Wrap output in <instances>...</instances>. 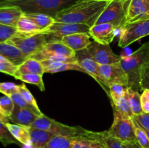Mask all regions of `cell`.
Here are the masks:
<instances>
[{
  "label": "cell",
  "mask_w": 149,
  "mask_h": 148,
  "mask_svg": "<svg viewBox=\"0 0 149 148\" xmlns=\"http://www.w3.org/2000/svg\"><path fill=\"white\" fill-rule=\"evenodd\" d=\"M18 92V85L12 82H4L0 84V93L6 96H11L15 93Z\"/></svg>",
  "instance_id": "obj_40"
},
{
  "label": "cell",
  "mask_w": 149,
  "mask_h": 148,
  "mask_svg": "<svg viewBox=\"0 0 149 148\" xmlns=\"http://www.w3.org/2000/svg\"><path fill=\"white\" fill-rule=\"evenodd\" d=\"M122 57L120 64L128 77V86L135 91L140 88L141 72L143 67L149 62V41L125 57Z\"/></svg>",
  "instance_id": "obj_2"
},
{
  "label": "cell",
  "mask_w": 149,
  "mask_h": 148,
  "mask_svg": "<svg viewBox=\"0 0 149 148\" xmlns=\"http://www.w3.org/2000/svg\"><path fill=\"white\" fill-rule=\"evenodd\" d=\"M108 134L122 142H137L132 118L125 115L113 108V122Z\"/></svg>",
  "instance_id": "obj_6"
},
{
  "label": "cell",
  "mask_w": 149,
  "mask_h": 148,
  "mask_svg": "<svg viewBox=\"0 0 149 148\" xmlns=\"http://www.w3.org/2000/svg\"><path fill=\"white\" fill-rule=\"evenodd\" d=\"M18 92L21 94V96L23 97V99H24L29 104H30L31 105L33 106L34 108H36V110H39V111H41L39 106H38L36 100H35V98L33 97V96L32 95L31 91L29 90V89H28L27 87H26V86L25 85V84H20V85H18Z\"/></svg>",
  "instance_id": "obj_36"
},
{
  "label": "cell",
  "mask_w": 149,
  "mask_h": 148,
  "mask_svg": "<svg viewBox=\"0 0 149 148\" xmlns=\"http://www.w3.org/2000/svg\"><path fill=\"white\" fill-rule=\"evenodd\" d=\"M41 63L45 68V72L49 73H55L65 71H79L86 73L85 71L77 64L76 56L71 57H55L42 61Z\"/></svg>",
  "instance_id": "obj_13"
},
{
  "label": "cell",
  "mask_w": 149,
  "mask_h": 148,
  "mask_svg": "<svg viewBox=\"0 0 149 148\" xmlns=\"http://www.w3.org/2000/svg\"><path fill=\"white\" fill-rule=\"evenodd\" d=\"M0 142L4 147H7V145H12V144L20 145V146L22 145L18 141H17L13 137L6 125L1 121H0Z\"/></svg>",
  "instance_id": "obj_33"
},
{
  "label": "cell",
  "mask_w": 149,
  "mask_h": 148,
  "mask_svg": "<svg viewBox=\"0 0 149 148\" xmlns=\"http://www.w3.org/2000/svg\"><path fill=\"white\" fill-rule=\"evenodd\" d=\"M10 97V98L12 99V100L13 101V102L15 103V104H16V105L19 106V107H23V108H26L33 110V111H34L35 113H36L40 116L43 115V113H42V112L39 111V110H36V108H34L33 106H31L30 104H29V103L23 99V97H22L21 94L19 92L15 93V94H12Z\"/></svg>",
  "instance_id": "obj_37"
},
{
  "label": "cell",
  "mask_w": 149,
  "mask_h": 148,
  "mask_svg": "<svg viewBox=\"0 0 149 148\" xmlns=\"http://www.w3.org/2000/svg\"><path fill=\"white\" fill-rule=\"evenodd\" d=\"M0 55L17 67L28 59L18 48L9 41L0 43Z\"/></svg>",
  "instance_id": "obj_20"
},
{
  "label": "cell",
  "mask_w": 149,
  "mask_h": 148,
  "mask_svg": "<svg viewBox=\"0 0 149 148\" xmlns=\"http://www.w3.org/2000/svg\"><path fill=\"white\" fill-rule=\"evenodd\" d=\"M40 115L29 109L23 108L15 104L14 110L10 120L15 124L31 126Z\"/></svg>",
  "instance_id": "obj_19"
},
{
  "label": "cell",
  "mask_w": 149,
  "mask_h": 148,
  "mask_svg": "<svg viewBox=\"0 0 149 148\" xmlns=\"http://www.w3.org/2000/svg\"><path fill=\"white\" fill-rule=\"evenodd\" d=\"M17 66L13 65L8 59L0 55V72L15 77L17 72Z\"/></svg>",
  "instance_id": "obj_35"
},
{
  "label": "cell",
  "mask_w": 149,
  "mask_h": 148,
  "mask_svg": "<svg viewBox=\"0 0 149 148\" xmlns=\"http://www.w3.org/2000/svg\"><path fill=\"white\" fill-rule=\"evenodd\" d=\"M127 87V86L120 84H111L108 88L109 89V94L112 101L125 96Z\"/></svg>",
  "instance_id": "obj_39"
},
{
  "label": "cell",
  "mask_w": 149,
  "mask_h": 148,
  "mask_svg": "<svg viewBox=\"0 0 149 148\" xmlns=\"http://www.w3.org/2000/svg\"><path fill=\"white\" fill-rule=\"evenodd\" d=\"M21 148H35L32 144H29V145H22Z\"/></svg>",
  "instance_id": "obj_46"
},
{
  "label": "cell",
  "mask_w": 149,
  "mask_h": 148,
  "mask_svg": "<svg viewBox=\"0 0 149 148\" xmlns=\"http://www.w3.org/2000/svg\"><path fill=\"white\" fill-rule=\"evenodd\" d=\"M149 18V0H131L128 7L126 25Z\"/></svg>",
  "instance_id": "obj_16"
},
{
  "label": "cell",
  "mask_w": 149,
  "mask_h": 148,
  "mask_svg": "<svg viewBox=\"0 0 149 148\" xmlns=\"http://www.w3.org/2000/svg\"><path fill=\"white\" fill-rule=\"evenodd\" d=\"M132 121H133L134 127H135L137 143L141 148H149V139L145 130L138 124V122L133 118H132Z\"/></svg>",
  "instance_id": "obj_32"
},
{
  "label": "cell",
  "mask_w": 149,
  "mask_h": 148,
  "mask_svg": "<svg viewBox=\"0 0 149 148\" xmlns=\"http://www.w3.org/2000/svg\"><path fill=\"white\" fill-rule=\"evenodd\" d=\"M15 107V103L9 96H3L0 97V113L6 117L11 116Z\"/></svg>",
  "instance_id": "obj_34"
},
{
  "label": "cell",
  "mask_w": 149,
  "mask_h": 148,
  "mask_svg": "<svg viewBox=\"0 0 149 148\" xmlns=\"http://www.w3.org/2000/svg\"><path fill=\"white\" fill-rule=\"evenodd\" d=\"M111 0H79L55 17L56 22L84 24L92 27Z\"/></svg>",
  "instance_id": "obj_1"
},
{
  "label": "cell",
  "mask_w": 149,
  "mask_h": 148,
  "mask_svg": "<svg viewBox=\"0 0 149 148\" xmlns=\"http://www.w3.org/2000/svg\"><path fill=\"white\" fill-rule=\"evenodd\" d=\"M17 31L24 33H36L44 32L31 20L22 15L16 25Z\"/></svg>",
  "instance_id": "obj_28"
},
{
  "label": "cell",
  "mask_w": 149,
  "mask_h": 148,
  "mask_svg": "<svg viewBox=\"0 0 149 148\" xmlns=\"http://www.w3.org/2000/svg\"><path fill=\"white\" fill-rule=\"evenodd\" d=\"M118 30L111 23H100L90 27L89 34L93 39L102 44H110L114 39Z\"/></svg>",
  "instance_id": "obj_14"
},
{
  "label": "cell",
  "mask_w": 149,
  "mask_h": 148,
  "mask_svg": "<svg viewBox=\"0 0 149 148\" xmlns=\"http://www.w3.org/2000/svg\"><path fill=\"white\" fill-rule=\"evenodd\" d=\"M143 91L141 97V107L143 113L149 114V89H144Z\"/></svg>",
  "instance_id": "obj_43"
},
{
  "label": "cell",
  "mask_w": 149,
  "mask_h": 148,
  "mask_svg": "<svg viewBox=\"0 0 149 148\" xmlns=\"http://www.w3.org/2000/svg\"><path fill=\"white\" fill-rule=\"evenodd\" d=\"M17 32L16 27L0 23V43L7 41Z\"/></svg>",
  "instance_id": "obj_38"
},
{
  "label": "cell",
  "mask_w": 149,
  "mask_h": 148,
  "mask_svg": "<svg viewBox=\"0 0 149 148\" xmlns=\"http://www.w3.org/2000/svg\"><path fill=\"white\" fill-rule=\"evenodd\" d=\"M71 139L66 136H55L44 148H71Z\"/></svg>",
  "instance_id": "obj_31"
},
{
  "label": "cell",
  "mask_w": 149,
  "mask_h": 148,
  "mask_svg": "<svg viewBox=\"0 0 149 148\" xmlns=\"http://www.w3.org/2000/svg\"><path fill=\"white\" fill-rule=\"evenodd\" d=\"M82 136H88L100 141L106 148H124L122 142L108 134L107 131L94 132L84 129Z\"/></svg>",
  "instance_id": "obj_21"
},
{
  "label": "cell",
  "mask_w": 149,
  "mask_h": 148,
  "mask_svg": "<svg viewBox=\"0 0 149 148\" xmlns=\"http://www.w3.org/2000/svg\"><path fill=\"white\" fill-rule=\"evenodd\" d=\"M148 35L149 18L127 23L121 30L118 44L125 49L133 42Z\"/></svg>",
  "instance_id": "obj_8"
},
{
  "label": "cell",
  "mask_w": 149,
  "mask_h": 148,
  "mask_svg": "<svg viewBox=\"0 0 149 148\" xmlns=\"http://www.w3.org/2000/svg\"><path fill=\"white\" fill-rule=\"evenodd\" d=\"M10 120L9 118L6 117V116H4V115H2L0 113V121H1L2 123H4V124H6V123H10Z\"/></svg>",
  "instance_id": "obj_45"
},
{
  "label": "cell",
  "mask_w": 149,
  "mask_h": 148,
  "mask_svg": "<svg viewBox=\"0 0 149 148\" xmlns=\"http://www.w3.org/2000/svg\"><path fill=\"white\" fill-rule=\"evenodd\" d=\"M7 41L18 48L27 58L42 50L48 43L44 32L24 33L17 31Z\"/></svg>",
  "instance_id": "obj_4"
},
{
  "label": "cell",
  "mask_w": 149,
  "mask_h": 148,
  "mask_svg": "<svg viewBox=\"0 0 149 148\" xmlns=\"http://www.w3.org/2000/svg\"><path fill=\"white\" fill-rule=\"evenodd\" d=\"M16 79L22 81L23 82L29 83V84H34L37 86L40 91H44L45 90V84H44L42 75L39 74H20L16 77Z\"/></svg>",
  "instance_id": "obj_30"
},
{
  "label": "cell",
  "mask_w": 149,
  "mask_h": 148,
  "mask_svg": "<svg viewBox=\"0 0 149 148\" xmlns=\"http://www.w3.org/2000/svg\"><path fill=\"white\" fill-rule=\"evenodd\" d=\"M6 126L13 135V137L18 141L21 145L31 144L29 128L30 126L15 124V123H6Z\"/></svg>",
  "instance_id": "obj_22"
},
{
  "label": "cell",
  "mask_w": 149,
  "mask_h": 148,
  "mask_svg": "<svg viewBox=\"0 0 149 148\" xmlns=\"http://www.w3.org/2000/svg\"><path fill=\"white\" fill-rule=\"evenodd\" d=\"M124 148H141L137 142H122Z\"/></svg>",
  "instance_id": "obj_44"
},
{
  "label": "cell",
  "mask_w": 149,
  "mask_h": 148,
  "mask_svg": "<svg viewBox=\"0 0 149 148\" xmlns=\"http://www.w3.org/2000/svg\"><path fill=\"white\" fill-rule=\"evenodd\" d=\"M76 58L77 64L85 71L86 73L93 77L102 86H103V81L99 72V65L90 56L87 49L76 52ZM104 87L103 86V88Z\"/></svg>",
  "instance_id": "obj_15"
},
{
  "label": "cell",
  "mask_w": 149,
  "mask_h": 148,
  "mask_svg": "<svg viewBox=\"0 0 149 148\" xmlns=\"http://www.w3.org/2000/svg\"><path fill=\"white\" fill-rule=\"evenodd\" d=\"M78 1L79 0H15L4 2L18 6L25 13H42L55 18L58 13Z\"/></svg>",
  "instance_id": "obj_3"
},
{
  "label": "cell",
  "mask_w": 149,
  "mask_h": 148,
  "mask_svg": "<svg viewBox=\"0 0 149 148\" xmlns=\"http://www.w3.org/2000/svg\"><path fill=\"white\" fill-rule=\"evenodd\" d=\"M141 89H149V62L143 67L141 72V81H140Z\"/></svg>",
  "instance_id": "obj_41"
},
{
  "label": "cell",
  "mask_w": 149,
  "mask_h": 148,
  "mask_svg": "<svg viewBox=\"0 0 149 148\" xmlns=\"http://www.w3.org/2000/svg\"><path fill=\"white\" fill-rule=\"evenodd\" d=\"M71 148H106L104 145L93 138L79 136L71 139Z\"/></svg>",
  "instance_id": "obj_27"
},
{
  "label": "cell",
  "mask_w": 149,
  "mask_h": 148,
  "mask_svg": "<svg viewBox=\"0 0 149 148\" xmlns=\"http://www.w3.org/2000/svg\"><path fill=\"white\" fill-rule=\"evenodd\" d=\"M45 73V68L41 62L31 58H28L24 62L17 66L15 78L20 74H39L43 75Z\"/></svg>",
  "instance_id": "obj_23"
},
{
  "label": "cell",
  "mask_w": 149,
  "mask_h": 148,
  "mask_svg": "<svg viewBox=\"0 0 149 148\" xmlns=\"http://www.w3.org/2000/svg\"><path fill=\"white\" fill-rule=\"evenodd\" d=\"M133 118L138 122V124L145 130L149 131V114L142 113L138 115H134Z\"/></svg>",
  "instance_id": "obj_42"
},
{
  "label": "cell",
  "mask_w": 149,
  "mask_h": 148,
  "mask_svg": "<svg viewBox=\"0 0 149 148\" xmlns=\"http://www.w3.org/2000/svg\"><path fill=\"white\" fill-rule=\"evenodd\" d=\"M90 26L78 23H61L55 21L51 26L44 31L46 34L47 42L61 41L63 36L78 33H87L90 31Z\"/></svg>",
  "instance_id": "obj_9"
},
{
  "label": "cell",
  "mask_w": 149,
  "mask_h": 148,
  "mask_svg": "<svg viewBox=\"0 0 149 148\" xmlns=\"http://www.w3.org/2000/svg\"><path fill=\"white\" fill-rule=\"evenodd\" d=\"M112 102H113V108L117 110L118 111L120 112L121 113H122L125 115L128 116V117L131 118H133L134 114L132 113V110H131L129 102H128L127 99L125 97V95L122 97H119V98L116 99V100H113Z\"/></svg>",
  "instance_id": "obj_29"
},
{
  "label": "cell",
  "mask_w": 149,
  "mask_h": 148,
  "mask_svg": "<svg viewBox=\"0 0 149 148\" xmlns=\"http://www.w3.org/2000/svg\"><path fill=\"white\" fill-rule=\"evenodd\" d=\"M131 0H111L97 18L95 24L111 23L116 29L122 30L126 26L128 7Z\"/></svg>",
  "instance_id": "obj_5"
},
{
  "label": "cell",
  "mask_w": 149,
  "mask_h": 148,
  "mask_svg": "<svg viewBox=\"0 0 149 148\" xmlns=\"http://www.w3.org/2000/svg\"><path fill=\"white\" fill-rule=\"evenodd\" d=\"M4 1H15V0H4Z\"/></svg>",
  "instance_id": "obj_47"
},
{
  "label": "cell",
  "mask_w": 149,
  "mask_h": 148,
  "mask_svg": "<svg viewBox=\"0 0 149 148\" xmlns=\"http://www.w3.org/2000/svg\"><path fill=\"white\" fill-rule=\"evenodd\" d=\"M31 127L36 128L49 132L55 136H62L66 137L74 138L76 136H82L84 129L77 126H69L61 123L42 115L39 116L31 126Z\"/></svg>",
  "instance_id": "obj_7"
},
{
  "label": "cell",
  "mask_w": 149,
  "mask_h": 148,
  "mask_svg": "<svg viewBox=\"0 0 149 148\" xmlns=\"http://www.w3.org/2000/svg\"><path fill=\"white\" fill-rule=\"evenodd\" d=\"M87 52L98 65H109L119 62L122 57L113 53L109 44H102L93 41L87 48Z\"/></svg>",
  "instance_id": "obj_12"
},
{
  "label": "cell",
  "mask_w": 149,
  "mask_h": 148,
  "mask_svg": "<svg viewBox=\"0 0 149 148\" xmlns=\"http://www.w3.org/2000/svg\"><path fill=\"white\" fill-rule=\"evenodd\" d=\"M23 12L18 6L0 2V23L16 27L17 21Z\"/></svg>",
  "instance_id": "obj_17"
},
{
  "label": "cell",
  "mask_w": 149,
  "mask_h": 148,
  "mask_svg": "<svg viewBox=\"0 0 149 148\" xmlns=\"http://www.w3.org/2000/svg\"><path fill=\"white\" fill-rule=\"evenodd\" d=\"M90 34L87 33H78L65 36L61 39V41L69 47L74 52L87 49L92 41Z\"/></svg>",
  "instance_id": "obj_18"
},
{
  "label": "cell",
  "mask_w": 149,
  "mask_h": 148,
  "mask_svg": "<svg viewBox=\"0 0 149 148\" xmlns=\"http://www.w3.org/2000/svg\"><path fill=\"white\" fill-rule=\"evenodd\" d=\"M125 97L129 102L130 106L134 115H138L143 113L141 107V95L138 91H135L131 87L127 86L125 91Z\"/></svg>",
  "instance_id": "obj_25"
},
{
  "label": "cell",
  "mask_w": 149,
  "mask_h": 148,
  "mask_svg": "<svg viewBox=\"0 0 149 148\" xmlns=\"http://www.w3.org/2000/svg\"><path fill=\"white\" fill-rule=\"evenodd\" d=\"M31 144L35 148H44L49 141L55 135L36 128H29Z\"/></svg>",
  "instance_id": "obj_24"
},
{
  "label": "cell",
  "mask_w": 149,
  "mask_h": 148,
  "mask_svg": "<svg viewBox=\"0 0 149 148\" xmlns=\"http://www.w3.org/2000/svg\"><path fill=\"white\" fill-rule=\"evenodd\" d=\"M99 72L105 88H108L111 84H120L128 86V77L120 62L109 65H99Z\"/></svg>",
  "instance_id": "obj_10"
},
{
  "label": "cell",
  "mask_w": 149,
  "mask_h": 148,
  "mask_svg": "<svg viewBox=\"0 0 149 148\" xmlns=\"http://www.w3.org/2000/svg\"><path fill=\"white\" fill-rule=\"evenodd\" d=\"M0 84H1V83H0Z\"/></svg>",
  "instance_id": "obj_48"
},
{
  "label": "cell",
  "mask_w": 149,
  "mask_h": 148,
  "mask_svg": "<svg viewBox=\"0 0 149 148\" xmlns=\"http://www.w3.org/2000/svg\"><path fill=\"white\" fill-rule=\"evenodd\" d=\"M75 56L76 52L65 46L62 42L54 41L47 43L42 50L31 55L29 58L42 62V61L53 59L55 57H71Z\"/></svg>",
  "instance_id": "obj_11"
},
{
  "label": "cell",
  "mask_w": 149,
  "mask_h": 148,
  "mask_svg": "<svg viewBox=\"0 0 149 148\" xmlns=\"http://www.w3.org/2000/svg\"><path fill=\"white\" fill-rule=\"evenodd\" d=\"M23 15L28 18L31 20L43 31H45L46 29H47L55 22V18L53 17L46 14H42V13L23 12Z\"/></svg>",
  "instance_id": "obj_26"
}]
</instances>
